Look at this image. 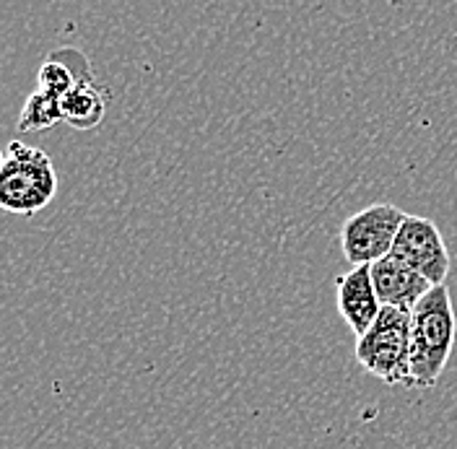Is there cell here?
I'll list each match as a JSON object with an SVG mask.
<instances>
[{
  "instance_id": "obj_3",
  "label": "cell",
  "mask_w": 457,
  "mask_h": 449,
  "mask_svg": "<svg viewBox=\"0 0 457 449\" xmlns=\"http://www.w3.org/2000/svg\"><path fill=\"white\" fill-rule=\"evenodd\" d=\"M359 366L390 387H413L411 374V312L382 307L370 333L356 337Z\"/></svg>"
},
{
  "instance_id": "obj_8",
  "label": "cell",
  "mask_w": 457,
  "mask_h": 449,
  "mask_svg": "<svg viewBox=\"0 0 457 449\" xmlns=\"http://www.w3.org/2000/svg\"><path fill=\"white\" fill-rule=\"evenodd\" d=\"M107 114V94L96 84L94 76L79 79L65 96H62V122L76 130H96Z\"/></svg>"
},
{
  "instance_id": "obj_1",
  "label": "cell",
  "mask_w": 457,
  "mask_h": 449,
  "mask_svg": "<svg viewBox=\"0 0 457 449\" xmlns=\"http://www.w3.org/2000/svg\"><path fill=\"white\" fill-rule=\"evenodd\" d=\"M457 320L450 288L434 286L411 312V374L413 387L428 390L439 382L453 356Z\"/></svg>"
},
{
  "instance_id": "obj_4",
  "label": "cell",
  "mask_w": 457,
  "mask_h": 449,
  "mask_svg": "<svg viewBox=\"0 0 457 449\" xmlns=\"http://www.w3.org/2000/svg\"><path fill=\"white\" fill-rule=\"evenodd\" d=\"M408 213L393 203H374L348 216L341 226V250L351 268L374 265L393 253L395 237Z\"/></svg>"
},
{
  "instance_id": "obj_10",
  "label": "cell",
  "mask_w": 457,
  "mask_h": 449,
  "mask_svg": "<svg viewBox=\"0 0 457 449\" xmlns=\"http://www.w3.org/2000/svg\"><path fill=\"white\" fill-rule=\"evenodd\" d=\"M79 84L73 68L62 60V57L53 53V57H47L42 65H39V73H37V88L53 94V96H65L73 86Z\"/></svg>"
},
{
  "instance_id": "obj_6",
  "label": "cell",
  "mask_w": 457,
  "mask_h": 449,
  "mask_svg": "<svg viewBox=\"0 0 457 449\" xmlns=\"http://www.w3.org/2000/svg\"><path fill=\"white\" fill-rule=\"evenodd\" d=\"M371 281L382 307H395L403 312H413L416 304L434 288L421 273H416L395 254H387L371 265Z\"/></svg>"
},
{
  "instance_id": "obj_7",
  "label": "cell",
  "mask_w": 457,
  "mask_h": 449,
  "mask_svg": "<svg viewBox=\"0 0 457 449\" xmlns=\"http://www.w3.org/2000/svg\"><path fill=\"white\" fill-rule=\"evenodd\" d=\"M338 312L356 337L367 336L382 304L371 281V265H356L338 279Z\"/></svg>"
},
{
  "instance_id": "obj_2",
  "label": "cell",
  "mask_w": 457,
  "mask_h": 449,
  "mask_svg": "<svg viewBox=\"0 0 457 449\" xmlns=\"http://www.w3.org/2000/svg\"><path fill=\"white\" fill-rule=\"evenodd\" d=\"M55 193L53 159L29 143H8L0 164V208L16 216H34L53 203Z\"/></svg>"
},
{
  "instance_id": "obj_5",
  "label": "cell",
  "mask_w": 457,
  "mask_h": 449,
  "mask_svg": "<svg viewBox=\"0 0 457 449\" xmlns=\"http://www.w3.org/2000/svg\"><path fill=\"white\" fill-rule=\"evenodd\" d=\"M390 254L421 273L431 286H442L453 268V257L439 226L424 216H405Z\"/></svg>"
},
{
  "instance_id": "obj_9",
  "label": "cell",
  "mask_w": 457,
  "mask_h": 449,
  "mask_svg": "<svg viewBox=\"0 0 457 449\" xmlns=\"http://www.w3.org/2000/svg\"><path fill=\"white\" fill-rule=\"evenodd\" d=\"M60 120H62V99L37 88L27 96L16 128L19 133H42V130L55 128Z\"/></svg>"
}]
</instances>
